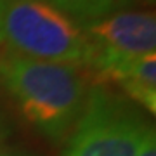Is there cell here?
Returning a JSON list of instances; mask_svg holds the SVG:
<instances>
[{
    "label": "cell",
    "instance_id": "cell-9",
    "mask_svg": "<svg viewBox=\"0 0 156 156\" xmlns=\"http://www.w3.org/2000/svg\"><path fill=\"white\" fill-rule=\"evenodd\" d=\"M2 137H4V127L0 125V140H2Z\"/></svg>",
    "mask_w": 156,
    "mask_h": 156
},
{
    "label": "cell",
    "instance_id": "cell-8",
    "mask_svg": "<svg viewBox=\"0 0 156 156\" xmlns=\"http://www.w3.org/2000/svg\"><path fill=\"white\" fill-rule=\"evenodd\" d=\"M0 156H24V154H14V153H2L0 151Z\"/></svg>",
    "mask_w": 156,
    "mask_h": 156
},
{
    "label": "cell",
    "instance_id": "cell-5",
    "mask_svg": "<svg viewBox=\"0 0 156 156\" xmlns=\"http://www.w3.org/2000/svg\"><path fill=\"white\" fill-rule=\"evenodd\" d=\"M108 82L120 85L132 102H137L139 106H142L149 113L156 111V56L154 54H146V56L135 57V59L125 61L122 64H118V66L111 68L99 80L97 85L108 83Z\"/></svg>",
    "mask_w": 156,
    "mask_h": 156
},
{
    "label": "cell",
    "instance_id": "cell-2",
    "mask_svg": "<svg viewBox=\"0 0 156 156\" xmlns=\"http://www.w3.org/2000/svg\"><path fill=\"white\" fill-rule=\"evenodd\" d=\"M0 54L89 68L82 24L45 0H0Z\"/></svg>",
    "mask_w": 156,
    "mask_h": 156
},
{
    "label": "cell",
    "instance_id": "cell-7",
    "mask_svg": "<svg viewBox=\"0 0 156 156\" xmlns=\"http://www.w3.org/2000/svg\"><path fill=\"white\" fill-rule=\"evenodd\" d=\"M137 156H156V142H154V134L149 135L147 139H146L144 146L140 147L139 154Z\"/></svg>",
    "mask_w": 156,
    "mask_h": 156
},
{
    "label": "cell",
    "instance_id": "cell-4",
    "mask_svg": "<svg viewBox=\"0 0 156 156\" xmlns=\"http://www.w3.org/2000/svg\"><path fill=\"white\" fill-rule=\"evenodd\" d=\"M90 45L89 69L94 85L111 68L135 57L154 54L156 19L153 12H113L82 24Z\"/></svg>",
    "mask_w": 156,
    "mask_h": 156
},
{
    "label": "cell",
    "instance_id": "cell-6",
    "mask_svg": "<svg viewBox=\"0 0 156 156\" xmlns=\"http://www.w3.org/2000/svg\"><path fill=\"white\" fill-rule=\"evenodd\" d=\"M80 24L106 17L118 9L128 5L130 0H45Z\"/></svg>",
    "mask_w": 156,
    "mask_h": 156
},
{
    "label": "cell",
    "instance_id": "cell-1",
    "mask_svg": "<svg viewBox=\"0 0 156 156\" xmlns=\"http://www.w3.org/2000/svg\"><path fill=\"white\" fill-rule=\"evenodd\" d=\"M0 82L23 116L50 140L64 139L94 85L87 68L0 54Z\"/></svg>",
    "mask_w": 156,
    "mask_h": 156
},
{
    "label": "cell",
    "instance_id": "cell-3",
    "mask_svg": "<svg viewBox=\"0 0 156 156\" xmlns=\"http://www.w3.org/2000/svg\"><path fill=\"white\" fill-rule=\"evenodd\" d=\"M154 128L135 102L92 85L69 137L66 156H137Z\"/></svg>",
    "mask_w": 156,
    "mask_h": 156
}]
</instances>
